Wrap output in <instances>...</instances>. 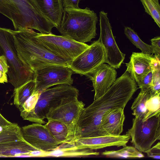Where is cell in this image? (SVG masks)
<instances>
[{
  "label": "cell",
  "mask_w": 160,
  "mask_h": 160,
  "mask_svg": "<svg viewBox=\"0 0 160 160\" xmlns=\"http://www.w3.org/2000/svg\"><path fill=\"white\" fill-rule=\"evenodd\" d=\"M138 88L136 82L126 71L103 95L82 111L75 138L104 135L101 128L103 116L112 108L124 109Z\"/></svg>",
  "instance_id": "1"
},
{
  "label": "cell",
  "mask_w": 160,
  "mask_h": 160,
  "mask_svg": "<svg viewBox=\"0 0 160 160\" xmlns=\"http://www.w3.org/2000/svg\"><path fill=\"white\" fill-rule=\"evenodd\" d=\"M12 32L20 59L34 72L53 64L69 66L68 62L51 52L40 42L32 29L21 28Z\"/></svg>",
  "instance_id": "2"
},
{
  "label": "cell",
  "mask_w": 160,
  "mask_h": 160,
  "mask_svg": "<svg viewBox=\"0 0 160 160\" xmlns=\"http://www.w3.org/2000/svg\"><path fill=\"white\" fill-rule=\"evenodd\" d=\"M0 13L12 21L16 30L28 28L49 34L55 27L40 13L32 0H0Z\"/></svg>",
  "instance_id": "3"
},
{
  "label": "cell",
  "mask_w": 160,
  "mask_h": 160,
  "mask_svg": "<svg viewBox=\"0 0 160 160\" xmlns=\"http://www.w3.org/2000/svg\"><path fill=\"white\" fill-rule=\"evenodd\" d=\"M98 21L96 13L87 7L84 9L64 8L62 21L57 29L62 35L85 43L95 37Z\"/></svg>",
  "instance_id": "4"
},
{
  "label": "cell",
  "mask_w": 160,
  "mask_h": 160,
  "mask_svg": "<svg viewBox=\"0 0 160 160\" xmlns=\"http://www.w3.org/2000/svg\"><path fill=\"white\" fill-rule=\"evenodd\" d=\"M6 58L9 68V82L16 88L34 79V72L20 59L16 47L12 30L0 27V56Z\"/></svg>",
  "instance_id": "5"
},
{
  "label": "cell",
  "mask_w": 160,
  "mask_h": 160,
  "mask_svg": "<svg viewBox=\"0 0 160 160\" xmlns=\"http://www.w3.org/2000/svg\"><path fill=\"white\" fill-rule=\"evenodd\" d=\"M79 91L72 85L60 84L42 91L36 105L35 112L44 120L48 113L53 109L78 98Z\"/></svg>",
  "instance_id": "6"
},
{
  "label": "cell",
  "mask_w": 160,
  "mask_h": 160,
  "mask_svg": "<svg viewBox=\"0 0 160 160\" xmlns=\"http://www.w3.org/2000/svg\"><path fill=\"white\" fill-rule=\"evenodd\" d=\"M126 134L131 139L135 148L146 153L156 140H160V114L144 121L135 117L132 126Z\"/></svg>",
  "instance_id": "7"
},
{
  "label": "cell",
  "mask_w": 160,
  "mask_h": 160,
  "mask_svg": "<svg viewBox=\"0 0 160 160\" xmlns=\"http://www.w3.org/2000/svg\"><path fill=\"white\" fill-rule=\"evenodd\" d=\"M36 37L54 55L69 63L89 45L63 35L36 32Z\"/></svg>",
  "instance_id": "8"
},
{
  "label": "cell",
  "mask_w": 160,
  "mask_h": 160,
  "mask_svg": "<svg viewBox=\"0 0 160 160\" xmlns=\"http://www.w3.org/2000/svg\"><path fill=\"white\" fill-rule=\"evenodd\" d=\"M35 91L41 92L53 86L60 84L72 85L73 72L68 66L59 64L48 65L34 71Z\"/></svg>",
  "instance_id": "9"
},
{
  "label": "cell",
  "mask_w": 160,
  "mask_h": 160,
  "mask_svg": "<svg viewBox=\"0 0 160 160\" xmlns=\"http://www.w3.org/2000/svg\"><path fill=\"white\" fill-rule=\"evenodd\" d=\"M99 18L100 33L98 40L105 50V63L115 69H118L123 62L125 54L121 51L117 44L108 13L103 11H101Z\"/></svg>",
  "instance_id": "10"
},
{
  "label": "cell",
  "mask_w": 160,
  "mask_h": 160,
  "mask_svg": "<svg viewBox=\"0 0 160 160\" xmlns=\"http://www.w3.org/2000/svg\"><path fill=\"white\" fill-rule=\"evenodd\" d=\"M105 57L104 47L98 39L71 61L68 66L74 73L85 75L105 63Z\"/></svg>",
  "instance_id": "11"
},
{
  "label": "cell",
  "mask_w": 160,
  "mask_h": 160,
  "mask_svg": "<svg viewBox=\"0 0 160 160\" xmlns=\"http://www.w3.org/2000/svg\"><path fill=\"white\" fill-rule=\"evenodd\" d=\"M84 106L82 101L76 98L51 110L46 118L48 120H57L66 125L69 130V141H72L76 138L78 122Z\"/></svg>",
  "instance_id": "12"
},
{
  "label": "cell",
  "mask_w": 160,
  "mask_h": 160,
  "mask_svg": "<svg viewBox=\"0 0 160 160\" xmlns=\"http://www.w3.org/2000/svg\"><path fill=\"white\" fill-rule=\"evenodd\" d=\"M21 131L24 140L39 150L52 151L59 145L45 125L34 123L22 127Z\"/></svg>",
  "instance_id": "13"
},
{
  "label": "cell",
  "mask_w": 160,
  "mask_h": 160,
  "mask_svg": "<svg viewBox=\"0 0 160 160\" xmlns=\"http://www.w3.org/2000/svg\"><path fill=\"white\" fill-rule=\"evenodd\" d=\"M85 76L92 82L95 100L103 95L115 81L117 72L113 67L103 63Z\"/></svg>",
  "instance_id": "14"
},
{
  "label": "cell",
  "mask_w": 160,
  "mask_h": 160,
  "mask_svg": "<svg viewBox=\"0 0 160 160\" xmlns=\"http://www.w3.org/2000/svg\"><path fill=\"white\" fill-rule=\"evenodd\" d=\"M130 139L126 134L123 135H102L96 137L77 138L71 141L78 148L97 150L108 147H124Z\"/></svg>",
  "instance_id": "15"
},
{
  "label": "cell",
  "mask_w": 160,
  "mask_h": 160,
  "mask_svg": "<svg viewBox=\"0 0 160 160\" xmlns=\"http://www.w3.org/2000/svg\"><path fill=\"white\" fill-rule=\"evenodd\" d=\"M152 54L142 52H133L129 62L126 63V71L131 78L137 83L142 77L152 70Z\"/></svg>",
  "instance_id": "16"
},
{
  "label": "cell",
  "mask_w": 160,
  "mask_h": 160,
  "mask_svg": "<svg viewBox=\"0 0 160 160\" xmlns=\"http://www.w3.org/2000/svg\"><path fill=\"white\" fill-rule=\"evenodd\" d=\"M124 108L117 107L107 111L103 116L101 124L104 135H119L123 131L125 119Z\"/></svg>",
  "instance_id": "17"
},
{
  "label": "cell",
  "mask_w": 160,
  "mask_h": 160,
  "mask_svg": "<svg viewBox=\"0 0 160 160\" xmlns=\"http://www.w3.org/2000/svg\"><path fill=\"white\" fill-rule=\"evenodd\" d=\"M40 13L57 28L62 21L64 9L62 0H32Z\"/></svg>",
  "instance_id": "18"
},
{
  "label": "cell",
  "mask_w": 160,
  "mask_h": 160,
  "mask_svg": "<svg viewBox=\"0 0 160 160\" xmlns=\"http://www.w3.org/2000/svg\"><path fill=\"white\" fill-rule=\"evenodd\" d=\"M99 154V152L90 149L78 148L73 142L69 141L60 144L54 150L46 152L45 157H82Z\"/></svg>",
  "instance_id": "19"
},
{
  "label": "cell",
  "mask_w": 160,
  "mask_h": 160,
  "mask_svg": "<svg viewBox=\"0 0 160 160\" xmlns=\"http://www.w3.org/2000/svg\"><path fill=\"white\" fill-rule=\"evenodd\" d=\"M38 150L24 140L0 143V157H31L32 152Z\"/></svg>",
  "instance_id": "20"
},
{
  "label": "cell",
  "mask_w": 160,
  "mask_h": 160,
  "mask_svg": "<svg viewBox=\"0 0 160 160\" xmlns=\"http://www.w3.org/2000/svg\"><path fill=\"white\" fill-rule=\"evenodd\" d=\"M41 92L35 91L19 109L20 115L24 120L41 124L46 122L35 114V109Z\"/></svg>",
  "instance_id": "21"
},
{
  "label": "cell",
  "mask_w": 160,
  "mask_h": 160,
  "mask_svg": "<svg viewBox=\"0 0 160 160\" xmlns=\"http://www.w3.org/2000/svg\"><path fill=\"white\" fill-rule=\"evenodd\" d=\"M45 125L59 145L69 141V130L64 123L57 120H49Z\"/></svg>",
  "instance_id": "22"
},
{
  "label": "cell",
  "mask_w": 160,
  "mask_h": 160,
  "mask_svg": "<svg viewBox=\"0 0 160 160\" xmlns=\"http://www.w3.org/2000/svg\"><path fill=\"white\" fill-rule=\"evenodd\" d=\"M36 87L35 79L30 80L18 88H14L13 103L19 109L34 92Z\"/></svg>",
  "instance_id": "23"
},
{
  "label": "cell",
  "mask_w": 160,
  "mask_h": 160,
  "mask_svg": "<svg viewBox=\"0 0 160 160\" xmlns=\"http://www.w3.org/2000/svg\"><path fill=\"white\" fill-rule=\"evenodd\" d=\"M140 89V91L134 99L131 108L133 112L132 114L135 117L142 120L146 112V102L152 94L150 88H142Z\"/></svg>",
  "instance_id": "24"
},
{
  "label": "cell",
  "mask_w": 160,
  "mask_h": 160,
  "mask_svg": "<svg viewBox=\"0 0 160 160\" xmlns=\"http://www.w3.org/2000/svg\"><path fill=\"white\" fill-rule=\"evenodd\" d=\"M102 155L111 158H141L144 157V155L135 148L127 146L117 150L105 151Z\"/></svg>",
  "instance_id": "25"
},
{
  "label": "cell",
  "mask_w": 160,
  "mask_h": 160,
  "mask_svg": "<svg viewBox=\"0 0 160 160\" xmlns=\"http://www.w3.org/2000/svg\"><path fill=\"white\" fill-rule=\"evenodd\" d=\"M22 140L21 128L17 123H12L0 131V143Z\"/></svg>",
  "instance_id": "26"
},
{
  "label": "cell",
  "mask_w": 160,
  "mask_h": 160,
  "mask_svg": "<svg viewBox=\"0 0 160 160\" xmlns=\"http://www.w3.org/2000/svg\"><path fill=\"white\" fill-rule=\"evenodd\" d=\"M124 32L127 38L137 48L140 49L142 53L148 54H152V50L151 45L142 41L133 29L130 27H125Z\"/></svg>",
  "instance_id": "27"
},
{
  "label": "cell",
  "mask_w": 160,
  "mask_h": 160,
  "mask_svg": "<svg viewBox=\"0 0 160 160\" xmlns=\"http://www.w3.org/2000/svg\"><path fill=\"white\" fill-rule=\"evenodd\" d=\"M145 108L146 112L143 121L160 114V93L151 95L146 102Z\"/></svg>",
  "instance_id": "28"
},
{
  "label": "cell",
  "mask_w": 160,
  "mask_h": 160,
  "mask_svg": "<svg viewBox=\"0 0 160 160\" xmlns=\"http://www.w3.org/2000/svg\"><path fill=\"white\" fill-rule=\"evenodd\" d=\"M145 12L160 28V5L158 0H140Z\"/></svg>",
  "instance_id": "29"
},
{
  "label": "cell",
  "mask_w": 160,
  "mask_h": 160,
  "mask_svg": "<svg viewBox=\"0 0 160 160\" xmlns=\"http://www.w3.org/2000/svg\"><path fill=\"white\" fill-rule=\"evenodd\" d=\"M152 75L150 91L152 94L160 93V65L152 67Z\"/></svg>",
  "instance_id": "30"
},
{
  "label": "cell",
  "mask_w": 160,
  "mask_h": 160,
  "mask_svg": "<svg viewBox=\"0 0 160 160\" xmlns=\"http://www.w3.org/2000/svg\"><path fill=\"white\" fill-rule=\"evenodd\" d=\"M152 70L145 75L137 83L139 88H150L152 79Z\"/></svg>",
  "instance_id": "31"
},
{
  "label": "cell",
  "mask_w": 160,
  "mask_h": 160,
  "mask_svg": "<svg viewBox=\"0 0 160 160\" xmlns=\"http://www.w3.org/2000/svg\"><path fill=\"white\" fill-rule=\"evenodd\" d=\"M151 46L152 50V55L160 59V37L157 36L151 40Z\"/></svg>",
  "instance_id": "32"
},
{
  "label": "cell",
  "mask_w": 160,
  "mask_h": 160,
  "mask_svg": "<svg viewBox=\"0 0 160 160\" xmlns=\"http://www.w3.org/2000/svg\"><path fill=\"white\" fill-rule=\"evenodd\" d=\"M148 157L157 159H160V142H158L152 148H151L147 152Z\"/></svg>",
  "instance_id": "33"
},
{
  "label": "cell",
  "mask_w": 160,
  "mask_h": 160,
  "mask_svg": "<svg viewBox=\"0 0 160 160\" xmlns=\"http://www.w3.org/2000/svg\"><path fill=\"white\" fill-rule=\"evenodd\" d=\"M64 8H79L80 0H62Z\"/></svg>",
  "instance_id": "34"
},
{
  "label": "cell",
  "mask_w": 160,
  "mask_h": 160,
  "mask_svg": "<svg viewBox=\"0 0 160 160\" xmlns=\"http://www.w3.org/2000/svg\"><path fill=\"white\" fill-rule=\"evenodd\" d=\"M9 68L7 60L5 56L3 55L0 56V71L3 73H7Z\"/></svg>",
  "instance_id": "35"
},
{
  "label": "cell",
  "mask_w": 160,
  "mask_h": 160,
  "mask_svg": "<svg viewBox=\"0 0 160 160\" xmlns=\"http://www.w3.org/2000/svg\"><path fill=\"white\" fill-rule=\"evenodd\" d=\"M8 80L7 74L0 71V83L7 82Z\"/></svg>",
  "instance_id": "36"
}]
</instances>
